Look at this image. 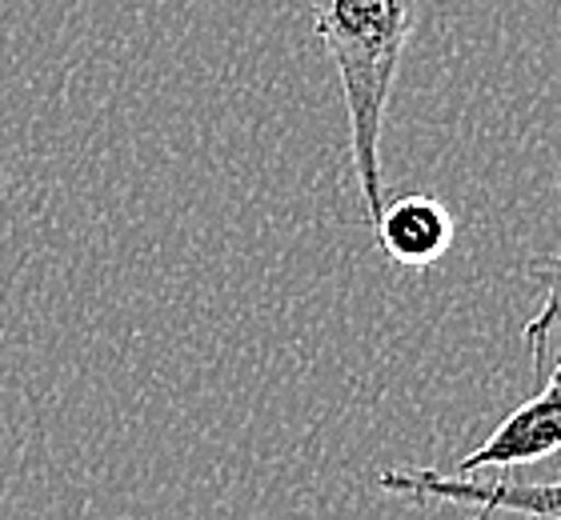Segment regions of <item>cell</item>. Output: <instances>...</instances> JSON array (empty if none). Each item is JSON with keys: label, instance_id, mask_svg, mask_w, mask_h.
Here are the masks:
<instances>
[{"label": "cell", "instance_id": "1", "mask_svg": "<svg viewBox=\"0 0 561 520\" xmlns=\"http://www.w3.org/2000/svg\"><path fill=\"white\" fill-rule=\"evenodd\" d=\"M421 0H309L317 45L341 81V101L350 116L353 173L362 188L365 217L374 224L386 208V137L389 96L398 84L401 60L417 33Z\"/></svg>", "mask_w": 561, "mask_h": 520}, {"label": "cell", "instance_id": "2", "mask_svg": "<svg viewBox=\"0 0 561 520\" xmlns=\"http://www.w3.org/2000/svg\"><path fill=\"white\" fill-rule=\"evenodd\" d=\"M377 488L410 505H473L478 512H522L538 520H561V481H469L437 469H381Z\"/></svg>", "mask_w": 561, "mask_h": 520}, {"label": "cell", "instance_id": "3", "mask_svg": "<svg viewBox=\"0 0 561 520\" xmlns=\"http://www.w3.org/2000/svg\"><path fill=\"white\" fill-rule=\"evenodd\" d=\"M561 452V365L546 381L534 401L517 405L481 440L478 449L466 452L457 464V476H469L478 469H517V464H538Z\"/></svg>", "mask_w": 561, "mask_h": 520}, {"label": "cell", "instance_id": "4", "mask_svg": "<svg viewBox=\"0 0 561 520\" xmlns=\"http://www.w3.org/2000/svg\"><path fill=\"white\" fill-rule=\"evenodd\" d=\"M374 232L393 265L425 268L437 265L454 244V212L437 197H401L386 200L381 217L374 220Z\"/></svg>", "mask_w": 561, "mask_h": 520}, {"label": "cell", "instance_id": "5", "mask_svg": "<svg viewBox=\"0 0 561 520\" xmlns=\"http://www.w3.org/2000/svg\"><path fill=\"white\" fill-rule=\"evenodd\" d=\"M534 277L541 280V309L534 312V321H526L522 328V340L529 348V360H534V369H546V357H550V336L561 328V241L538 268H534Z\"/></svg>", "mask_w": 561, "mask_h": 520}, {"label": "cell", "instance_id": "6", "mask_svg": "<svg viewBox=\"0 0 561 520\" xmlns=\"http://www.w3.org/2000/svg\"><path fill=\"white\" fill-rule=\"evenodd\" d=\"M473 520H490V512H478V517H473Z\"/></svg>", "mask_w": 561, "mask_h": 520}]
</instances>
